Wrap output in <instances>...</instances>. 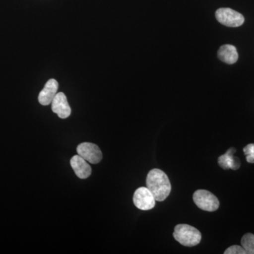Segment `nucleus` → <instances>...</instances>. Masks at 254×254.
Here are the masks:
<instances>
[{
  "instance_id": "nucleus-1",
  "label": "nucleus",
  "mask_w": 254,
  "mask_h": 254,
  "mask_svg": "<svg viewBox=\"0 0 254 254\" xmlns=\"http://www.w3.org/2000/svg\"><path fill=\"white\" fill-rule=\"evenodd\" d=\"M146 186L158 201H163L166 199L172 190L168 175L159 169H153L148 173Z\"/></svg>"
},
{
  "instance_id": "nucleus-2",
  "label": "nucleus",
  "mask_w": 254,
  "mask_h": 254,
  "mask_svg": "<svg viewBox=\"0 0 254 254\" xmlns=\"http://www.w3.org/2000/svg\"><path fill=\"white\" fill-rule=\"evenodd\" d=\"M173 237L182 245L190 247L198 245L202 237L199 230L187 224H179L175 226Z\"/></svg>"
},
{
  "instance_id": "nucleus-3",
  "label": "nucleus",
  "mask_w": 254,
  "mask_h": 254,
  "mask_svg": "<svg viewBox=\"0 0 254 254\" xmlns=\"http://www.w3.org/2000/svg\"><path fill=\"white\" fill-rule=\"evenodd\" d=\"M193 199L195 204L205 211H215L220 206L218 198L211 192L207 190H195L193 193Z\"/></svg>"
},
{
  "instance_id": "nucleus-4",
  "label": "nucleus",
  "mask_w": 254,
  "mask_h": 254,
  "mask_svg": "<svg viewBox=\"0 0 254 254\" xmlns=\"http://www.w3.org/2000/svg\"><path fill=\"white\" fill-rule=\"evenodd\" d=\"M217 20L228 27H239L245 23V17L240 13L230 8H220L215 12Z\"/></svg>"
},
{
  "instance_id": "nucleus-5",
  "label": "nucleus",
  "mask_w": 254,
  "mask_h": 254,
  "mask_svg": "<svg viewBox=\"0 0 254 254\" xmlns=\"http://www.w3.org/2000/svg\"><path fill=\"white\" fill-rule=\"evenodd\" d=\"M133 201L137 208L149 210L154 208L156 200L147 187H140L135 191Z\"/></svg>"
},
{
  "instance_id": "nucleus-6",
  "label": "nucleus",
  "mask_w": 254,
  "mask_h": 254,
  "mask_svg": "<svg viewBox=\"0 0 254 254\" xmlns=\"http://www.w3.org/2000/svg\"><path fill=\"white\" fill-rule=\"evenodd\" d=\"M78 155L91 164H98L103 159V153L98 145L92 143H82L77 146Z\"/></svg>"
},
{
  "instance_id": "nucleus-7",
  "label": "nucleus",
  "mask_w": 254,
  "mask_h": 254,
  "mask_svg": "<svg viewBox=\"0 0 254 254\" xmlns=\"http://www.w3.org/2000/svg\"><path fill=\"white\" fill-rule=\"evenodd\" d=\"M51 104L53 113L57 114L60 118H68L71 115V108L68 105L67 98L64 93L62 92L57 93Z\"/></svg>"
},
{
  "instance_id": "nucleus-8",
  "label": "nucleus",
  "mask_w": 254,
  "mask_h": 254,
  "mask_svg": "<svg viewBox=\"0 0 254 254\" xmlns=\"http://www.w3.org/2000/svg\"><path fill=\"white\" fill-rule=\"evenodd\" d=\"M58 86L59 85L56 80L52 78L48 81L38 95V102L40 104L42 105L51 104L58 93Z\"/></svg>"
},
{
  "instance_id": "nucleus-9",
  "label": "nucleus",
  "mask_w": 254,
  "mask_h": 254,
  "mask_svg": "<svg viewBox=\"0 0 254 254\" xmlns=\"http://www.w3.org/2000/svg\"><path fill=\"white\" fill-rule=\"evenodd\" d=\"M71 168L78 178L84 180L91 176V167L85 159L79 155H74L70 160Z\"/></svg>"
},
{
  "instance_id": "nucleus-10",
  "label": "nucleus",
  "mask_w": 254,
  "mask_h": 254,
  "mask_svg": "<svg viewBox=\"0 0 254 254\" xmlns=\"http://www.w3.org/2000/svg\"><path fill=\"white\" fill-rule=\"evenodd\" d=\"M235 152H236V149L235 148H230L225 154L219 157L218 164L222 169L226 170L229 169L237 170L240 168V159L234 155Z\"/></svg>"
},
{
  "instance_id": "nucleus-11",
  "label": "nucleus",
  "mask_w": 254,
  "mask_h": 254,
  "mask_svg": "<svg viewBox=\"0 0 254 254\" xmlns=\"http://www.w3.org/2000/svg\"><path fill=\"white\" fill-rule=\"evenodd\" d=\"M219 59L228 64H233L238 60L239 55L237 48L232 45H224L218 50Z\"/></svg>"
},
{
  "instance_id": "nucleus-12",
  "label": "nucleus",
  "mask_w": 254,
  "mask_h": 254,
  "mask_svg": "<svg viewBox=\"0 0 254 254\" xmlns=\"http://www.w3.org/2000/svg\"><path fill=\"white\" fill-rule=\"evenodd\" d=\"M241 245L247 254H254V235L247 233L244 235Z\"/></svg>"
},
{
  "instance_id": "nucleus-13",
  "label": "nucleus",
  "mask_w": 254,
  "mask_h": 254,
  "mask_svg": "<svg viewBox=\"0 0 254 254\" xmlns=\"http://www.w3.org/2000/svg\"><path fill=\"white\" fill-rule=\"evenodd\" d=\"M247 161L249 163H254V143H250L244 148Z\"/></svg>"
},
{
  "instance_id": "nucleus-14",
  "label": "nucleus",
  "mask_w": 254,
  "mask_h": 254,
  "mask_svg": "<svg viewBox=\"0 0 254 254\" xmlns=\"http://www.w3.org/2000/svg\"><path fill=\"white\" fill-rule=\"evenodd\" d=\"M225 254H247L242 246L234 245L229 247L224 252Z\"/></svg>"
}]
</instances>
